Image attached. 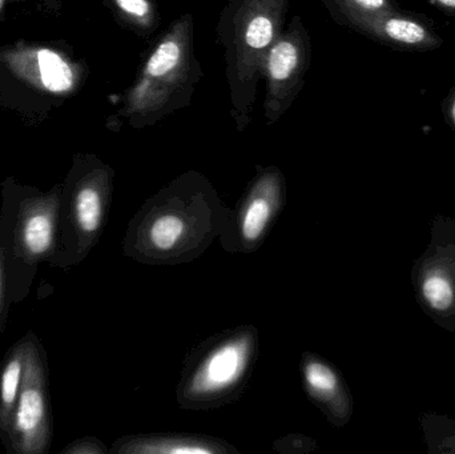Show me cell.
Here are the masks:
<instances>
[{
    "label": "cell",
    "mask_w": 455,
    "mask_h": 454,
    "mask_svg": "<svg viewBox=\"0 0 455 454\" xmlns=\"http://www.w3.org/2000/svg\"><path fill=\"white\" fill-rule=\"evenodd\" d=\"M299 373L305 392L328 423L336 428L347 426L355 412V400L339 370L325 357L305 352Z\"/></svg>",
    "instance_id": "7"
},
{
    "label": "cell",
    "mask_w": 455,
    "mask_h": 454,
    "mask_svg": "<svg viewBox=\"0 0 455 454\" xmlns=\"http://www.w3.org/2000/svg\"><path fill=\"white\" fill-rule=\"evenodd\" d=\"M39 61L40 77L43 84L52 92L68 91L74 83V74L68 64L50 50H42L37 52Z\"/></svg>",
    "instance_id": "13"
},
{
    "label": "cell",
    "mask_w": 455,
    "mask_h": 454,
    "mask_svg": "<svg viewBox=\"0 0 455 454\" xmlns=\"http://www.w3.org/2000/svg\"><path fill=\"white\" fill-rule=\"evenodd\" d=\"M317 442L305 434H291L273 442L272 450L285 454H307L317 450Z\"/></svg>",
    "instance_id": "16"
},
{
    "label": "cell",
    "mask_w": 455,
    "mask_h": 454,
    "mask_svg": "<svg viewBox=\"0 0 455 454\" xmlns=\"http://www.w3.org/2000/svg\"><path fill=\"white\" fill-rule=\"evenodd\" d=\"M433 23L427 16L400 10L381 18L379 32L398 50L430 51L443 43Z\"/></svg>",
    "instance_id": "10"
},
{
    "label": "cell",
    "mask_w": 455,
    "mask_h": 454,
    "mask_svg": "<svg viewBox=\"0 0 455 454\" xmlns=\"http://www.w3.org/2000/svg\"><path fill=\"white\" fill-rule=\"evenodd\" d=\"M228 208L207 184L175 183L147 200L131 219L123 255L146 266H180L219 239Z\"/></svg>",
    "instance_id": "1"
},
{
    "label": "cell",
    "mask_w": 455,
    "mask_h": 454,
    "mask_svg": "<svg viewBox=\"0 0 455 454\" xmlns=\"http://www.w3.org/2000/svg\"><path fill=\"white\" fill-rule=\"evenodd\" d=\"M272 23L269 19L265 16H259V18L251 20V26L248 27L246 31V43L251 48H262L269 44L272 40Z\"/></svg>",
    "instance_id": "17"
},
{
    "label": "cell",
    "mask_w": 455,
    "mask_h": 454,
    "mask_svg": "<svg viewBox=\"0 0 455 454\" xmlns=\"http://www.w3.org/2000/svg\"><path fill=\"white\" fill-rule=\"evenodd\" d=\"M109 450H107L106 445L93 437H85V439L77 440V442H71L63 453L67 454H106Z\"/></svg>",
    "instance_id": "18"
},
{
    "label": "cell",
    "mask_w": 455,
    "mask_h": 454,
    "mask_svg": "<svg viewBox=\"0 0 455 454\" xmlns=\"http://www.w3.org/2000/svg\"><path fill=\"white\" fill-rule=\"evenodd\" d=\"M297 50L291 43H280L270 55L269 68L273 77L283 80L291 74L297 64Z\"/></svg>",
    "instance_id": "14"
},
{
    "label": "cell",
    "mask_w": 455,
    "mask_h": 454,
    "mask_svg": "<svg viewBox=\"0 0 455 454\" xmlns=\"http://www.w3.org/2000/svg\"><path fill=\"white\" fill-rule=\"evenodd\" d=\"M179 58H180V48L176 43H163L149 59L147 69L154 76H162L178 64Z\"/></svg>",
    "instance_id": "15"
},
{
    "label": "cell",
    "mask_w": 455,
    "mask_h": 454,
    "mask_svg": "<svg viewBox=\"0 0 455 454\" xmlns=\"http://www.w3.org/2000/svg\"><path fill=\"white\" fill-rule=\"evenodd\" d=\"M259 356V332L238 325L195 346L176 386L179 407L189 412L218 410L237 402L251 383Z\"/></svg>",
    "instance_id": "2"
},
{
    "label": "cell",
    "mask_w": 455,
    "mask_h": 454,
    "mask_svg": "<svg viewBox=\"0 0 455 454\" xmlns=\"http://www.w3.org/2000/svg\"><path fill=\"white\" fill-rule=\"evenodd\" d=\"M285 203L283 179L273 173L259 176L235 207L230 208L218 242L226 252L241 255L256 252L269 236Z\"/></svg>",
    "instance_id": "4"
},
{
    "label": "cell",
    "mask_w": 455,
    "mask_h": 454,
    "mask_svg": "<svg viewBox=\"0 0 455 454\" xmlns=\"http://www.w3.org/2000/svg\"><path fill=\"white\" fill-rule=\"evenodd\" d=\"M60 208L55 192L20 205L13 229V250L23 263L31 266L52 255Z\"/></svg>",
    "instance_id": "8"
},
{
    "label": "cell",
    "mask_w": 455,
    "mask_h": 454,
    "mask_svg": "<svg viewBox=\"0 0 455 454\" xmlns=\"http://www.w3.org/2000/svg\"><path fill=\"white\" fill-rule=\"evenodd\" d=\"M24 375L8 440L16 453L43 454L50 447L51 416L47 376L39 348L32 339L24 340Z\"/></svg>",
    "instance_id": "5"
},
{
    "label": "cell",
    "mask_w": 455,
    "mask_h": 454,
    "mask_svg": "<svg viewBox=\"0 0 455 454\" xmlns=\"http://www.w3.org/2000/svg\"><path fill=\"white\" fill-rule=\"evenodd\" d=\"M109 452L115 454H235L226 440L187 434H135L117 439Z\"/></svg>",
    "instance_id": "9"
},
{
    "label": "cell",
    "mask_w": 455,
    "mask_h": 454,
    "mask_svg": "<svg viewBox=\"0 0 455 454\" xmlns=\"http://www.w3.org/2000/svg\"><path fill=\"white\" fill-rule=\"evenodd\" d=\"M24 356L26 343L21 341L10 352L0 370V432L7 436L23 383Z\"/></svg>",
    "instance_id": "11"
},
{
    "label": "cell",
    "mask_w": 455,
    "mask_h": 454,
    "mask_svg": "<svg viewBox=\"0 0 455 454\" xmlns=\"http://www.w3.org/2000/svg\"><path fill=\"white\" fill-rule=\"evenodd\" d=\"M109 207L111 188L106 179H88L75 189L67 208L74 263L82 261L100 239Z\"/></svg>",
    "instance_id": "6"
},
{
    "label": "cell",
    "mask_w": 455,
    "mask_h": 454,
    "mask_svg": "<svg viewBox=\"0 0 455 454\" xmlns=\"http://www.w3.org/2000/svg\"><path fill=\"white\" fill-rule=\"evenodd\" d=\"M411 284L422 311L455 333V219H433L429 244L411 268Z\"/></svg>",
    "instance_id": "3"
},
{
    "label": "cell",
    "mask_w": 455,
    "mask_h": 454,
    "mask_svg": "<svg viewBox=\"0 0 455 454\" xmlns=\"http://www.w3.org/2000/svg\"><path fill=\"white\" fill-rule=\"evenodd\" d=\"M3 4H4V0H0V10H2Z\"/></svg>",
    "instance_id": "23"
},
{
    "label": "cell",
    "mask_w": 455,
    "mask_h": 454,
    "mask_svg": "<svg viewBox=\"0 0 455 454\" xmlns=\"http://www.w3.org/2000/svg\"><path fill=\"white\" fill-rule=\"evenodd\" d=\"M120 8L133 13V15L144 16L148 12V3L146 0H116Z\"/></svg>",
    "instance_id": "20"
},
{
    "label": "cell",
    "mask_w": 455,
    "mask_h": 454,
    "mask_svg": "<svg viewBox=\"0 0 455 454\" xmlns=\"http://www.w3.org/2000/svg\"><path fill=\"white\" fill-rule=\"evenodd\" d=\"M443 112L445 122L451 125V130L455 132V85L443 99Z\"/></svg>",
    "instance_id": "19"
},
{
    "label": "cell",
    "mask_w": 455,
    "mask_h": 454,
    "mask_svg": "<svg viewBox=\"0 0 455 454\" xmlns=\"http://www.w3.org/2000/svg\"><path fill=\"white\" fill-rule=\"evenodd\" d=\"M433 5L449 15H455V0H430Z\"/></svg>",
    "instance_id": "21"
},
{
    "label": "cell",
    "mask_w": 455,
    "mask_h": 454,
    "mask_svg": "<svg viewBox=\"0 0 455 454\" xmlns=\"http://www.w3.org/2000/svg\"><path fill=\"white\" fill-rule=\"evenodd\" d=\"M3 259L2 250H0V317L3 316L4 311V280H3Z\"/></svg>",
    "instance_id": "22"
},
{
    "label": "cell",
    "mask_w": 455,
    "mask_h": 454,
    "mask_svg": "<svg viewBox=\"0 0 455 454\" xmlns=\"http://www.w3.org/2000/svg\"><path fill=\"white\" fill-rule=\"evenodd\" d=\"M427 454H455V418L435 412L419 416Z\"/></svg>",
    "instance_id": "12"
}]
</instances>
